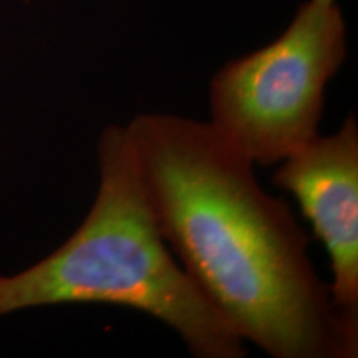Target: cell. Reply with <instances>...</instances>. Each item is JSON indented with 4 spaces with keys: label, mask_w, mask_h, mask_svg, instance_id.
Wrapping results in <instances>:
<instances>
[{
    "label": "cell",
    "mask_w": 358,
    "mask_h": 358,
    "mask_svg": "<svg viewBox=\"0 0 358 358\" xmlns=\"http://www.w3.org/2000/svg\"><path fill=\"white\" fill-rule=\"evenodd\" d=\"M123 129L156 229L237 337L274 358L357 357L306 231L245 156L211 123L176 115L141 113Z\"/></svg>",
    "instance_id": "obj_1"
},
{
    "label": "cell",
    "mask_w": 358,
    "mask_h": 358,
    "mask_svg": "<svg viewBox=\"0 0 358 358\" xmlns=\"http://www.w3.org/2000/svg\"><path fill=\"white\" fill-rule=\"evenodd\" d=\"M98 171L95 201L70 239L27 271L0 275V317L62 303L122 306L171 327L194 357H244L243 340L168 252L123 127L103 129Z\"/></svg>",
    "instance_id": "obj_2"
},
{
    "label": "cell",
    "mask_w": 358,
    "mask_h": 358,
    "mask_svg": "<svg viewBox=\"0 0 358 358\" xmlns=\"http://www.w3.org/2000/svg\"><path fill=\"white\" fill-rule=\"evenodd\" d=\"M345 55L337 3H303L279 38L214 75L211 127L254 166L282 163L319 134L327 83Z\"/></svg>",
    "instance_id": "obj_3"
},
{
    "label": "cell",
    "mask_w": 358,
    "mask_h": 358,
    "mask_svg": "<svg viewBox=\"0 0 358 358\" xmlns=\"http://www.w3.org/2000/svg\"><path fill=\"white\" fill-rule=\"evenodd\" d=\"M274 185L290 192L332 264L329 285L347 334L358 342V127L348 115L330 136L312 138L282 161Z\"/></svg>",
    "instance_id": "obj_4"
},
{
    "label": "cell",
    "mask_w": 358,
    "mask_h": 358,
    "mask_svg": "<svg viewBox=\"0 0 358 358\" xmlns=\"http://www.w3.org/2000/svg\"><path fill=\"white\" fill-rule=\"evenodd\" d=\"M317 2H324V3H330V2H335V0H317Z\"/></svg>",
    "instance_id": "obj_5"
}]
</instances>
